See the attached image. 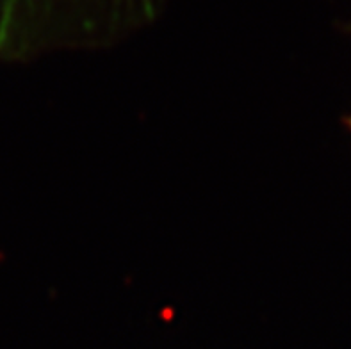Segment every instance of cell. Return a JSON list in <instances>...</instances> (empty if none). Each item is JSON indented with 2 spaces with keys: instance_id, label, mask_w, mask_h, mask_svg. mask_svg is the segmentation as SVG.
Wrapping results in <instances>:
<instances>
[{
  "instance_id": "6da1fadb",
  "label": "cell",
  "mask_w": 351,
  "mask_h": 349,
  "mask_svg": "<svg viewBox=\"0 0 351 349\" xmlns=\"http://www.w3.org/2000/svg\"><path fill=\"white\" fill-rule=\"evenodd\" d=\"M166 0H5L0 56L18 58L61 45L106 41L148 22Z\"/></svg>"
},
{
  "instance_id": "7a4b0ae2",
  "label": "cell",
  "mask_w": 351,
  "mask_h": 349,
  "mask_svg": "<svg viewBox=\"0 0 351 349\" xmlns=\"http://www.w3.org/2000/svg\"><path fill=\"white\" fill-rule=\"evenodd\" d=\"M348 127L351 128V116H350V118H348Z\"/></svg>"
}]
</instances>
